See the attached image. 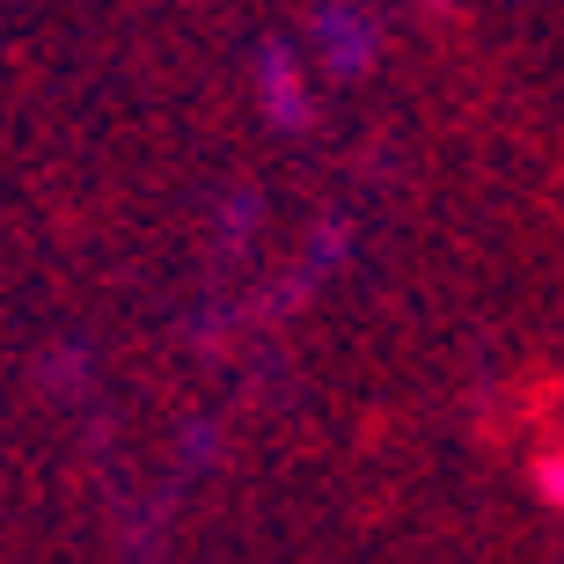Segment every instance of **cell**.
<instances>
[{"mask_svg": "<svg viewBox=\"0 0 564 564\" xmlns=\"http://www.w3.org/2000/svg\"><path fill=\"white\" fill-rule=\"evenodd\" d=\"M250 88H257L264 126H279V132H308L315 126V74H308V59H301V44H286V37L257 44Z\"/></svg>", "mask_w": 564, "mask_h": 564, "instance_id": "obj_2", "label": "cell"}, {"mask_svg": "<svg viewBox=\"0 0 564 564\" xmlns=\"http://www.w3.org/2000/svg\"><path fill=\"white\" fill-rule=\"evenodd\" d=\"M528 484H535V499H543V506L564 513V447H543V455L528 462Z\"/></svg>", "mask_w": 564, "mask_h": 564, "instance_id": "obj_3", "label": "cell"}, {"mask_svg": "<svg viewBox=\"0 0 564 564\" xmlns=\"http://www.w3.org/2000/svg\"><path fill=\"white\" fill-rule=\"evenodd\" d=\"M381 44H389V30L367 0H315L301 59H308L315 82H367L381 66Z\"/></svg>", "mask_w": 564, "mask_h": 564, "instance_id": "obj_1", "label": "cell"}]
</instances>
